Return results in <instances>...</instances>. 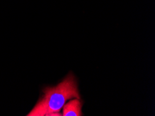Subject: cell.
I'll use <instances>...</instances> for the list:
<instances>
[{"label":"cell","instance_id":"6da1fadb","mask_svg":"<svg viewBox=\"0 0 155 116\" xmlns=\"http://www.w3.org/2000/svg\"><path fill=\"white\" fill-rule=\"evenodd\" d=\"M43 91V97L28 116L61 115L60 111L68 99H80L77 81L71 73L56 86L46 87Z\"/></svg>","mask_w":155,"mask_h":116},{"label":"cell","instance_id":"7a4b0ae2","mask_svg":"<svg viewBox=\"0 0 155 116\" xmlns=\"http://www.w3.org/2000/svg\"><path fill=\"white\" fill-rule=\"evenodd\" d=\"M82 102L79 99H74L66 104L63 107V116H81L83 114L81 113Z\"/></svg>","mask_w":155,"mask_h":116}]
</instances>
